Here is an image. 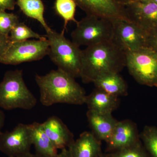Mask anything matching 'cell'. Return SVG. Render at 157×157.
<instances>
[{"instance_id": "24", "label": "cell", "mask_w": 157, "mask_h": 157, "mask_svg": "<svg viewBox=\"0 0 157 157\" xmlns=\"http://www.w3.org/2000/svg\"><path fill=\"white\" fill-rule=\"evenodd\" d=\"M19 22L16 14L0 10V33L9 36L11 30Z\"/></svg>"}, {"instance_id": "25", "label": "cell", "mask_w": 157, "mask_h": 157, "mask_svg": "<svg viewBox=\"0 0 157 157\" xmlns=\"http://www.w3.org/2000/svg\"><path fill=\"white\" fill-rule=\"evenodd\" d=\"M147 47L157 52V27L147 34Z\"/></svg>"}, {"instance_id": "17", "label": "cell", "mask_w": 157, "mask_h": 157, "mask_svg": "<svg viewBox=\"0 0 157 157\" xmlns=\"http://www.w3.org/2000/svg\"><path fill=\"white\" fill-rule=\"evenodd\" d=\"M30 126L32 142L36 154L43 157H56L58 150L46 135L42 123L34 122Z\"/></svg>"}, {"instance_id": "13", "label": "cell", "mask_w": 157, "mask_h": 157, "mask_svg": "<svg viewBox=\"0 0 157 157\" xmlns=\"http://www.w3.org/2000/svg\"><path fill=\"white\" fill-rule=\"evenodd\" d=\"M42 125L46 135L58 150L68 148L74 141L72 132L57 117H50Z\"/></svg>"}, {"instance_id": "6", "label": "cell", "mask_w": 157, "mask_h": 157, "mask_svg": "<svg viewBox=\"0 0 157 157\" xmlns=\"http://www.w3.org/2000/svg\"><path fill=\"white\" fill-rule=\"evenodd\" d=\"M129 73L139 84L157 87V52L144 47L126 52V66Z\"/></svg>"}, {"instance_id": "2", "label": "cell", "mask_w": 157, "mask_h": 157, "mask_svg": "<svg viewBox=\"0 0 157 157\" xmlns=\"http://www.w3.org/2000/svg\"><path fill=\"white\" fill-rule=\"evenodd\" d=\"M35 80L40 90V101L43 106L66 104H85L84 90L70 74L58 69L45 75H36Z\"/></svg>"}, {"instance_id": "26", "label": "cell", "mask_w": 157, "mask_h": 157, "mask_svg": "<svg viewBox=\"0 0 157 157\" xmlns=\"http://www.w3.org/2000/svg\"><path fill=\"white\" fill-rule=\"evenodd\" d=\"M11 43L9 36L0 33V58L5 53Z\"/></svg>"}, {"instance_id": "32", "label": "cell", "mask_w": 157, "mask_h": 157, "mask_svg": "<svg viewBox=\"0 0 157 157\" xmlns=\"http://www.w3.org/2000/svg\"><path fill=\"white\" fill-rule=\"evenodd\" d=\"M106 157V155H104L101 153V154H100V155H98L97 156V157Z\"/></svg>"}, {"instance_id": "18", "label": "cell", "mask_w": 157, "mask_h": 157, "mask_svg": "<svg viewBox=\"0 0 157 157\" xmlns=\"http://www.w3.org/2000/svg\"><path fill=\"white\" fill-rule=\"evenodd\" d=\"M96 88L119 98L128 94L126 82L118 73H110L98 77L93 82Z\"/></svg>"}, {"instance_id": "31", "label": "cell", "mask_w": 157, "mask_h": 157, "mask_svg": "<svg viewBox=\"0 0 157 157\" xmlns=\"http://www.w3.org/2000/svg\"><path fill=\"white\" fill-rule=\"evenodd\" d=\"M134 1L140 2H151V0H134Z\"/></svg>"}, {"instance_id": "22", "label": "cell", "mask_w": 157, "mask_h": 157, "mask_svg": "<svg viewBox=\"0 0 157 157\" xmlns=\"http://www.w3.org/2000/svg\"><path fill=\"white\" fill-rule=\"evenodd\" d=\"M10 34L9 36L11 43L26 41L31 38L41 39L44 36L34 32L24 23L21 22L12 29Z\"/></svg>"}, {"instance_id": "19", "label": "cell", "mask_w": 157, "mask_h": 157, "mask_svg": "<svg viewBox=\"0 0 157 157\" xmlns=\"http://www.w3.org/2000/svg\"><path fill=\"white\" fill-rule=\"evenodd\" d=\"M16 4L26 16L39 21L46 33L52 29L44 18L45 6L42 0H16Z\"/></svg>"}, {"instance_id": "8", "label": "cell", "mask_w": 157, "mask_h": 157, "mask_svg": "<svg viewBox=\"0 0 157 157\" xmlns=\"http://www.w3.org/2000/svg\"><path fill=\"white\" fill-rule=\"evenodd\" d=\"M77 6L86 13L113 23L130 21L126 6L134 0H74Z\"/></svg>"}, {"instance_id": "15", "label": "cell", "mask_w": 157, "mask_h": 157, "mask_svg": "<svg viewBox=\"0 0 157 157\" xmlns=\"http://www.w3.org/2000/svg\"><path fill=\"white\" fill-rule=\"evenodd\" d=\"M101 141L92 132H85L68 149L72 157H96L102 153Z\"/></svg>"}, {"instance_id": "9", "label": "cell", "mask_w": 157, "mask_h": 157, "mask_svg": "<svg viewBox=\"0 0 157 157\" xmlns=\"http://www.w3.org/2000/svg\"><path fill=\"white\" fill-rule=\"evenodd\" d=\"M33 145L30 124H19L11 132L0 134V151L8 157H21Z\"/></svg>"}, {"instance_id": "12", "label": "cell", "mask_w": 157, "mask_h": 157, "mask_svg": "<svg viewBox=\"0 0 157 157\" xmlns=\"http://www.w3.org/2000/svg\"><path fill=\"white\" fill-rule=\"evenodd\" d=\"M141 141L137 127L129 120L117 121L107 144V151L112 152L127 148Z\"/></svg>"}, {"instance_id": "11", "label": "cell", "mask_w": 157, "mask_h": 157, "mask_svg": "<svg viewBox=\"0 0 157 157\" xmlns=\"http://www.w3.org/2000/svg\"><path fill=\"white\" fill-rule=\"evenodd\" d=\"M128 18L147 33L157 27V4L154 2L132 1L126 6Z\"/></svg>"}, {"instance_id": "10", "label": "cell", "mask_w": 157, "mask_h": 157, "mask_svg": "<svg viewBox=\"0 0 157 157\" xmlns=\"http://www.w3.org/2000/svg\"><path fill=\"white\" fill-rule=\"evenodd\" d=\"M113 24L114 39L126 52L147 47V33L136 24L127 21Z\"/></svg>"}, {"instance_id": "3", "label": "cell", "mask_w": 157, "mask_h": 157, "mask_svg": "<svg viewBox=\"0 0 157 157\" xmlns=\"http://www.w3.org/2000/svg\"><path fill=\"white\" fill-rule=\"evenodd\" d=\"M64 30L61 33L51 29L45 36L49 43L48 55L58 69L74 78H80L81 53L80 47L67 39Z\"/></svg>"}, {"instance_id": "28", "label": "cell", "mask_w": 157, "mask_h": 157, "mask_svg": "<svg viewBox=\"0 0 157 157\" xmlns=\"http://www.w3.org/2000/svg\"><path fill=\"white\" fill-rule=\"evenodd\" d=\"M56 157H72L68 148L61 150V151L58 153Z\"/></svg>"}, {"instance_id": "14", "label": "cell", "mask_w": 157, "mask_h": 157, "mask_svg": "<svg viewBox=\"0 0 157 157\" xmlns=\"http://www.w3.org/2000/svg\"><path fill=\"white\" fill-rule=\"evenodd\" d=\"M86 117L93 134L99 140L107 142L118 121L113 117L112 113H100L89 109Z\"/></svg>"}, {"instance_id": "20", "label": "cell", "mask_w": 157, "mask_h": 157, "mask_svg": "<svg viewBox=\"0 0 157 157\" xmlns=\"http://www.w3.org/2000/svg\"><path fill=\"white\" fill-rule=\"evenodd\" d=\"M77 5L74 0H56L54 8L56 13L64 21V30L67 29L69 21L78 22L75 18Z\"/></svg>"}, {"instance_id": "1", "label": "cell", "mask_w": 157, "mask_h": 157, "mask_svg": "<svg viewBox=\"0 0 157 157\" xmlns=\"http://www.w3.org/2000/svg\"><path fill=\"white\" fill-rule=\"evenodd\" d=\"M126 66V52L113 38L82 50L80 78L84 83L93 82L105 74L119 73Z\"/></svg>"}, {"instance_id": "33", "label": "cell", "mask_w": 157, "mask_h": 157, "mask_svg": "<svg viewBox=\"0 0 157 157\" xmlns=\"http://www.w3.org/2000/svg\"><path fill=\"white\" fill-rule=\"evenodd\" d=\"M152 2H154L156 4H157V0H151Z\"/></svg>"}, {"instance_id": "21", "label": "cell", "mask_w": 157, "mask_h": 157, "mask_svg": "<svg viewBox=\"0 0 157 157\" xmlns=\"http://www.w3.org/2000/svg\"><path fill=\"white\" fill-rule=\"evenodd\" d=\"M143 146L150 157H157V128L146 126L140 135Z\"/></svg>"}, {"instance_id": "4", "label": "cell", "mask_w": 157, "mask_h": 157, "mask_svg": "<svg viewBox=\"0 0 157 157\" xmlns=\"http://www.w3.org/2000/svg\"><path fill=\"white\" fill-rule=\"evenodd\" d=\"M37 99L25 83L21 70H9L0 82V107L6 110L31 109Z\"/></svg>"}, {"instance_id": "23", "label": "cell", "mask_w": 157, "mask_h": 157, "mask_svg": "<svg viewBox=\"0 0 157 157\" xmlns=\"http://www.w3.org/2000/svg\"><path fill=\"white\" fill-rule=\"evenodd\" d=\"M106 155L107 157H150L141 140L132 146L110 152Z\"/></svg>"}, {"instance_id": "29", "label": "cell", "mask_w": 157, "mask_h": 157, "mask_svg": "<svg viewBox=\"0 0 157 157\" xmlns=\"http://www.w3.org/2000/svg\"><path fill=\"white\" fill-rule=\"evenodd\" d=\"M5 119L6 116L5 113L2 110H0V134L2 133V130L5 124Z\"/></svg>"}, {"instance_id": "5", "label": "cell", "mask_w": 157, "mask_h": 157, "mask_svg": "<svg viewBox=\"0 0 157 157\" xmlns=\"http://www.w3.org/2000/svg\"><path fill=\"white\" fill-rule=\"evenodd\" d=\"M76 24L71 36L72 42L79 47H87L114 38L113 23L107 20L86 15Z\"/></svg>"}, {"instance_id": "16", "label": "cell", "mask_w": 157, "mask_h": 157, "mask_svg": "<svg viewBox=\"0 0 157 157\" xmlns=\"http://www.w3.org/2000/svg\"><path fill=\"white\" fill-rule=\"evenodd\" d=\"M119 99L96 88L86 96L85 104L89 110L103 113H112L118 107Z\"/></svg>"}, {"instance_id": "30", "label": "cell", "mask_w": 157, "mask_h": 157, "mask_svg": "<svg viewBox=\"0 0 157 157\" xmlns=\"http://www.w3.org/2000/svg\"><path fill=\"white\" fill-rule=\"evenodd\" d=\"M21 157H43L39 155H37V154H32L31 152L29 153L28 154L25 155Z\"/></svg>"}, {"instance_id": "27", "label": "cell", "mask_w": 157, "mask_h": 157, "mask_svg": "<svg viewBox=\"0 0 157 157\" xmlns=\"http://www.w3.org/2000/svg\"><path fill=\"white\" fill-rule=\"evenodd\" d=\"M16 0H0V10H13L15 8Z\"/></svg>"}, {"instance_id": "7", "label": "cell", "mask_w": 157, "mask_h": 157, "mask_svg": "<svg viewBox=\"0 0 157 157\" xmlns=\"http://www.w3.org/2000/svg\"><path fill=\"white\" fill-rule=\"evenodd\" d=\"M49 49V42L45 36L37 40L13 42L0 58V63L16 65L39 60L48 55Z\"/></svg>"}]
</instances>
